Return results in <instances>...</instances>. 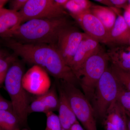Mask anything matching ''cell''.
Instances as JSON below:
<instances>
[{"instance_id":"obj_7","label":"cell","mask_w":130,"mask_h":130,"mask_svg":"<svg viewBox=\"0 0 130 130\" xmlns=\"http://www.w3.org/2000/svg\"><path fill=\"white\" fill-rule=\"evenodd\" d=\"M19 12L22 24L31 20L54 18L68 14L64 8L56 5L54 0H28Z\"/></svg>"},{"instance_id":"obj_17","label":"cell","mask_w":130,"mask_h":130,"mask_svg":"<svg viewBox=\"0 0 130 130\" xmlns=\"http://www.w3.org/2000/svg\"><path fill=\"white\" fill-rule=\"evenodd\" d=\"M118 10L116 8L93 5L90 12L100 20L109 33L115 24L118 13H119Z\"/></svg>"},{"instance_id":"obj_34","label":"cell","mask_w":130,"mask_h":130,"mask_svg":"<svg viewBox=\"0 0 130 130\" xmlns=\"http://www.w3.org/2000/svg\"><path fill=\"white\" fill-rule=\"evenodd\" d=\"M125 10H127L130 13V5H128L127 7L126 8Z\"/></svg>"},{"instance_id":"obj_33","label":"cell","mask_w":130,"mask_h":130,"mask_svg":"<svg viewBox=\"0 0 130 130\" xmlns=\"http://www.w3.org/2000/svg\"><path fill=\"white\" fill-rule=\"evenodd\" d=\"M127 130H130V117L128 116H127Z\"/></svg>"},{"instance_id":"obj_28","label":"cell","mask_w":130,"mask_h":130,"mask_svg":"<svg viewBox=\"0 0 130 130\" xmlns=\"http://www.w3.org/2000/svg\"><path fill=\"white\" fill-rule=\"evenodd\" d=\"M123 18L126 23L130 27V13L127 10H125L124 13Z\"/></svg>"},{"instance_id":"obj_9","label":"cell","mask_w":130,"mask_h":130,"mask_svg":"<svg viewBox=\"0 0 130 130\" xmlns=\"http://www.w3.org/2000/svg\"><path fill=\"white\" fill-rule=\"evenodd\" d=\"M22 84L26 92L37 96L45 94L51 87L47 72L37 66H33L24 74Z\"/></svg>"},{"instance_id":"obj_18","label":"cell","mask_w":130,"mask_h":130,"mask_svg":"<svg viewBox=\"0 0 130 130\" xmlns=\"http://www.w3.org/2000/svg\"><path fill=\"white\" fill-rule=\"evenodd\" d=\"M22 126L13 111L0 110V130H20Z\"/></svg>"},{"instance_id":"obj_38","label":"cell","mask_w":130,"mask_h":130,"mask_svg":"<svg viewBox=\"0 0 130 130\" xmlns=\"http://www.w3.org/2000/svg\"></svg>"},{"instance_id":"obj_6","label":"cell","mask_w":130,"mask_h":130,"mask_svg":"<svg viewBox=\"0 0 130 130\" xmlns=\"http://www.w3.org/2000/svg\"><path fill=\"white\" fill-rule=\"evenodd\" d=\"M64 90L73 111L85 130H98L96 117L92 105L77 86L58 80Z\"/></svg>"},{"instance_id":"obj_16","label":"cell","mask_w":130,"mask_h":130,"mask_svg":"<svg viewBox=\"0 0 130 130\" xmlns=\"http://www.w3.org/2000/svg\"><path fill=\"white\" fill-rule=\"evenodd\" d=\"M106 53L112 65L126 71H130V45L112 46Z\"/></svg>"},{"instance_id":"obj_26","label":"cell","mask_w":130,"mask_h":130,"mask_svg":"<svg viewBox=\"0 0 130 130\" xmlns=\"http://www.w3.org/2000/svg\"><path fill=\"white\" fill-rule=\"evenodd\" d=\"M8 110L13 111L11 101L4 98L0 94V110Z\"/></svg>"},{"instance_id":"obj_13","label":"cell","mask_w":130,"mask_h":130,"mask_svg":"<svg viewBox=\"0 0 130 130\" xmlns=\"http://www.w3.org/2000/svg\"><path fill=\"white\" fill-rule=\"evenodd\" d=\"M56 86L59 99L58 116L62 130H71L73 125L79 122L73 111L64 90L58 80Z\"/></svg>"},{"instance_id":"obj_39","label":"cell","mask_w":130,"mask_h":130,"mask_svg":"<svg viewBox=\"0 0 130 130\" xmlns=\"http://www.w3.org/2000/svg\"><path fill=\"white\" fill-rule=\"evenodd\" d=\"M1 9V8H0V9Z\"/></svg>"},{"instance_id":"obj_25","label":"cell","mask_w":130,"mask_h":130,"mask_svg":"<svg viewBox=\"0 0 130 130\" xmlns=\"http://www.w3.org/2000/svg\"><path fill=\"white\" fill-rule=\"evenodd\" d=\"M28 0H12L9 1L10 9L19 12L24 7Z\"/></svg>"},{"instance_id":"obj_8","label":"cell","mask_w":130,"mask_h":130,"mask_svg":"<svg viewBox=\"0 0 130 130\" xmlns=\"http://www.w3.org/2000/svg\"><path fill=\"white\" fill-rule=\"evenodd\" d=\"M84 35L72 25L65 27L59 33L55 46L70 67Z\"/></svg>"},{"instance_id":"obj_1","label":"cell","mask_w":130,"mask_h":130,"mask_svg":"<svg viewBox=\"0 0 130 130\" xmlns=\"http://www.w3.org/2000/svg\"><path fill=\"white\" fill-rule=\"evenodd\" d=\"M7 46L24 61L44 69L54 77L77 86L79 84L72 70L66 63L56 46L43 43H22L7 39Z\"/></svg>"},{"instance_id":"obj_19","label":"cell","mask_w":130,"mask_h":130,"mask_svg":"<svg viewBox=\"0 0 130 130\" xmlns=\"http://www.w3.org/2000/svg\"><path fill=\"white\" fill-rule=\"evenodd\" d=\"M57 88L55 85L51 87L49 90L42 95L37 96L44 106L49 112L58 110L59 106V99Z\"/></svg>"},{"instance_id":"obj_23","label":"cell","mask_w":130,"mask_h":130,"mask_svg":"<svg viewBox=\"0 0 130 130\" xmlns=\"http://www.w3.org/2000/svg\"><path fill=\"white\" fill-rule=\"evenodd\" d=\"M117 101L124 109L127 116L130 117V91L121 87Z\"/></svg>"},{"instance_id":"obj_2","label":"cell","mask_w":130,"mask_h":130,"mask_svg":"<svg viewBox=\"0 0 130 130\" xmlns=\"http://www.w3.org/2000/svg\"><path fill=\"white\" fill-rule=\"evenodd\" d=\"M67 16L35 19L26 21L19 26L12 38L22 43L55 46L61 31L71 25Z\"/></svg>"},{"instance_id":"obj_5","label":"cell","mask_w":130,"mask_h":130,"mask_svg":"<svg viewBox=\"0 0 130 130\" xmlns=\"http://www.w3.org/2000/svg\"><path fill=\"white\" fill-rule=\"evenodd\" d=\"M122 86L110 67H108L97 83L91 102L96 118L103 120L109 107L117 101Z\"/></svg>"},{"instance_id":"obj_30","label":"cell","mask_w":130,"mask_h":130,"mask_svg":"<svg viewBox=\"0 0 130 130\" xmlns=\"http://www.w3.org/2000/svg\"><path fill=\"white\" fill-rule=\"evenodd\" d=\"M71 130H85L83 126H81L79 122H78L72 126Z\"/></svg>"},{"instance_id":"obj_20","label":"cell","mask_w":130,"mask_h":130,"mask_svg":"<svg viewBox=\"0 0 130 130\" xmlns=\"http://www.w3.org/2000/svg\"><path fill=\"white\" fill-rule=\"evenodd\" d=\"M93 4L88 0H68L63 8L71 15H77L90 11Z\"/></svg>"},{"instance_id":"obj_27","label":"cell","mask_w":130,"mask_h":130,"mask_svg":"<svg viewBox=\"0 0 130 130\" xmlns=\"http://www.w3.org/2000/svg\"><path fill=\"white\" fill-rule=\"evenodd\" d=\"M113 7L125 8L128 6V1L126 0H111Z\"/></svg>"},{"instance_id":"obj_14","label":"cell","mask_w":130,"mask_h":130,"mask_svg":"<svg viewBox=\"0 0 130 130\" xmlns=\"http://www.w3.org/2000/svg\"><path fill=\"white\" fill-rule=\"evenodd\" d=\"M22 24L19 12L3 8L0 9V37L11 39Z\"/></svg>"},{"instance_id":"obj_11","label":"cell","mask_w":130,"mask_h":130,"mask_svg":"<svg viewBox=\"0 0 130 130\" xmlns=\"http://www.w3.org/2000/svg\"><path fill=\"white\" fill-rule=\"evenodd\" d=\"M101 50L98 41L84 33L83 39L70 65L74 73L89 58Z\"/></svg>"},{"instance_id":"obj_36","label":"cell","mask_w":130,"mask_h":130,"mask_svg":"<svg viewBox=\"0 0 130 130\" xmlns=\"http://www.w3.org/2000/svg\"><path fill=\"white\" fill-rule=\"evenodd\" d=\"M129 72L130 73V70L129 71Z\"/></svg>"},{"instance_id":"obj_22","label":"cell","mask_w":130,"mask_h":130,"mask_svg":"<svg viewBox=\"0 0 130 130\" xmlns=\"http://www.w3.org/2000/svg\"><path fill=\"white\" fill-rule=\"evenodd\" d=\"M16 59L14 55L0 59V86L4 83L9 67Z\"/></svg>"},{"instance_id":"obj_29","label":"cell","mask_w":130,"mask_h":130,"mask_svg":"<svg viewBox=\"0 0 130 130\" xmlns=\"http://www.w3.org/2000/svg\"><path fill=\"white\" fill-rule=\"evenodd\" d=\"M54 1L56 5L63 8L64 6L67 2L68 0H54Z\"/></svg>"},{"instance_id":"obj_32","label":"cell","mask_w":130,"mask_h":130,"mask_svg":"<svg viewBox=\"0 0 130 130\" xmlns=\"http://www.w3.org/2000/svg\"><path fill=\"white\" fill-rule=\"evenodd\" d=\"M6 54L2 50H0V59L6 57Z\"/></svg>"},{"instance_id":"obj_15","label":"cell","mask_w":130,"mask_h":130,"mask_svg":"<svg viewBox=\"0 0 130 130\" xmlns=\"http://www.w3.org/2000/svg\"><path fill=\"white\" fill-rule=\"evenodd\" d=\"M130 27L123 16L118 14L116 22L109 33L108 45L112 46L129 44Z\"/></svg>"},{"instance_id":"obj_4","label":"cell","mask_w":130,"mask_h":130,"mask_svg":"<svg viewBox=\"0 0 130 130\" xmlns=\"http://www.w3.org/2000/svg\"><path fill=\"white\" fill-rule=\"evenodd\" d=\"M109 61L107 53L102 49L91 56L74 72L83 93L90 103L97 83L108 67Z\"/></svg>"},{"instance_id":"obj_3","label":"cell","mask_w":130,"mask_h":130,"mask_svg":"<svg viewBox=\"0 0 130 130\" xmlns=\"http://www.w3.org/2000/svg\"><path fill=\"white\" fill-rule=\"evenodd\" d=\"M24 72L23 65L16 59L9 67L4 82L5 88L11 99L13 111L22 126L27 123L30 104L27 92L22 84Z\"/></svg>"},{"instance_id":"obj_31","label":"cell","mask_w":130,"mask_h":130,"mask_svg":"<svg viewBox=\"0 0 130 130\" xmlns=\"http://www.w3.org/2000/svg\"><path fill=\"white\" fill-rule=\"evenodd\" d=\"M9 1L7 0H0V8H3L7 2H9Z\"/></svg>"},{"instance_id":"obj_37","label":"cell","mask_w":130,"mask_h":130,"mask_svg":"<svg viewBox=\"0 0 130 130\" xmlns=\"http://www.w3.org/2000/svg\"><path fill=\"white\" fill-rule=\"evenodd\" d=\"M129 44H130V41H129Z\"/></svg>"},{"instance_id":"obj_35","label":"cell","mask_w":130,"mask_h":130,"mask_svg":"<svg viewBox=\"0 0 130 130\" xmlns=\"http://www.w3.org/2000/svg\"><path fill=\"white\" fill-rule=\"evenodd\" d=\"M129 1V3L130 5V1Z\"/></svg>"},{"instance_id":"obj_10","label":"cell","mask_w":130,"mask_h":130,"mask_svg":"<svg viewBox=\"0 0 130 130\" xmlns=\"http://www.w3.org/2000/svg\"><path fill=\"white\" fill-rule=\"evenodd\" d=\"M85 31L84 33L100 43L108 44L109 33L101 22L90 11L71 15Z\"/></svg>"},{"instance_id":"obj_21","label":"cell","mask_w":130,"mask_h":130,"mask_svg":"<svg viewBox=\"0 0 130 130\" xmlns=\"http://www.w3.org/2000/svg\"><path fill=\"white\" fill-rule=\"evenodd\" d=\"M110 68L123 87L130 91V73L111 65Z\"/></svg>"},{"instance_id":"obj_12","label":"cell","mask_w":130,"mask_h":130,"mask_svg":"<svg viewBox=\"0 0 130 130\" xmlns=\"http://www.w3.org/2000/svg\"><path fill=\"white\" fill-rule=\"evenodd\" d=\"M105 130H127V116L116 101L109 107L103 119Z\"/></svg>"},{"instance_id":"obj_24","label":"cell","mask_w":130,"mask_h":130,"mask_svg":"<svg viewBox=\"0 0 130 130\" xmlns=\"http://www.w3.org/2000/svg\"><path fill=\"white\" fill-rule=\"evenodd\" d=\"M46 115L47 119L45 130H63L58 115L51 111Z\"/></svg>"}]
</instances>
